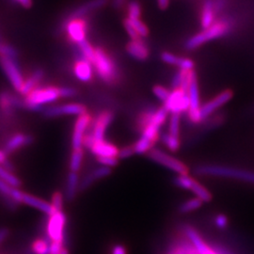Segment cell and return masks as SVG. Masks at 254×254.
<instances>
[{"mask_svg": "<svg viewBox=\"0 0 254 254\" xmlns=\"http://www.w3.org/2000/svg\"><path fill=\"white\" fill-rule=\"evenodd\" d=\"M168 113V110L164 107L154 112L149 123L142 128L141 136L133 146L135 154H143L151 151L159 136V129L166 122Z\"/></svg>", "mask_w": 254, "mask_h": 254, "instance_id": "1", "label": "cell"}, {"mask_svg": "<svg viewBox=\"0 0 254 254\" xmlns=\"http://www.w3.org/2000/svg\"><path fill=\"white\" fill-rule=\"evenodd\" d=\"M196 173H199L200 175L230 178L234 180L254 184V172H250V171L236 169L232 167L218 166V165H203L197 168Z\"/></svg>", "mask_w": 254, "mask_h": 254, "instance_id": "2", "label": "cell"}, {"mask_svg": "<svg viewBox=\"0 0 254 254\" xmlns=\"http://www.w3.org/2000/svg\"><path fill=\"white\" fill-rule=\"evenodd\" d=\"M96 72L103 81L113 84L118 79V71L116 65L104 50L98 48L95 50V57L92 62Z\"/></svg>", "mask_w": 254, "mask_h": 254, "instance_id": "3", "label": "cell"}, {"mask_svg": "<svg viewBox=\"0 0 254 254\" xmlns=\"http://www.w3.org/2000/svg\"><path fill=\"white\" fill-rule=\"evenodd\" d=\"M230 27L231 26L227 20L216 22L211 27L205 28L199 34L191 37L190 39L187 42L186 46L188 49H194L198 46H201L202 44L208 42L210 40L225 35L229 31Z\"/></svg>", "mask_w": 254, "mask_h": 254, "instance_id": "4", "label": "cell"}, {"mask_svg": "<svg viewBox=\"0 0 254 254\" xmlns=\"http://www.w3.org/2000/svg\"><path fill=\"white\" fill-rule=\"evenodd\" d=\"M149 157L152 160H154V162L162 165L164 167L168 168L169 170L177 173L178 175L189 173L188 167L185 164L179 159L164 153L161 150H158V149L151 150L149 153Z\"/></svg>", "mask_w": 254, "mask_h": 254, "instance_id": "5", "label": "cell"}, {"mask_svg": "<svg viewBox=\"0 0 254 254\" xmlns=\"http://www.w3.org/2000/svg\"><path fill=\"white\" fill-rule=\"evenodd\" d=\"M164 108L172 114H180L182 112L189 111L190 102L188 91L182 89L173 90L169 99L164 103Z\"/></svg>", "mask_w": 254, "mask_h": 254, "instance_id": "6", "label": "cell"}, {"mask_svg": "<svg viewBox=\"0 0 254 254\" xmlns=\"http://www.w3.org/2000/svg\"><path fill=\"white\" fill-rule=\"evenodd\" d=\"M65 224L66 217L63 211H57L53 215L49 216L46 232L51 242H64Z\"/></svg>", "mask_w": 254, "mask_h": 254, "instance_id": "7", "label": "cell"}, {"mask_svg": "<svg viewBox=\"0 0 254 254\" xmlns=\"http://www.w3.org/2000/svg\"><path fill=\"white\" fill-rule=\"evenodd\" d=\"M61 97L59 89L55 87H46V88H36L31 91L27 97L25 102L32 103L38 106L43 107L46 104L53 103Z\"/></svg>", "mask_w": 254, "mask_h": 254, "instance_id": "8", "label": "cell"}, {"mask_svg": "<svg viewBox=\"0 0 254 254\" xmlns=\"http://www.w3.org/2000/svg\"><path fill=\"white\" fill-rule=\"evenodd\" d=\"M0 64L12 87L16 91H20L25 83V79L19 69L18 65L14 62V60L6 57H0Z\"/></svg>", "mask_w": 254, "mask_h": 254, "instance_id": "9", "label": "cell"}, {"mask_svg": "<svg viewBox=\"0 0 254 254\" xmlns=\"http://www.w3.org/2000/svg\"><path fill=\"white\" fill-rule=\"evenodd\" d=\"M87 109L80 104H65L60 106H54L44 109V114L48 118H55L63 115H74L81 116L87 113Z\"/></svg>", "mask_w": 254, "mask_h": 254, "instance_id": "10", "label": "cell"}, {"mask_svg": "<svg viewBox=\"0 0 254 254\" xmlns=\"http://www.w3.org/2000/svg\"><path fill=\"white\" fill-rule=\"evenodd\" d=\"M184 233H185V236L187 237V239L190 242L192 245L194 246V248L196 249L198 254H218L216 249L212 246L208 245L194 228L186 226L184 229Z\"/></svg>", "mask_w": 254, "mask_h": 254, "instance_id": "11", "label": "cell"}, {"mask_svg": "<svg viewBox=\"0 0 254 254\" xmlns=\"http://www.w3.org/2000/svg\"><path fill=\"white\" fill-rule=\"evenodd\" d=\"M91 115L88 113L83 114L76 120L74 128H73V136H72V146L73 150L82 149L84 137H85V132L89 127V125L91 124Z\"/></svg>", "mask_w": 254, "mask_h": 254, "instance_id": "12", "label": "cell"}, {"mask_svg": "<svg viewBox=\"0 0 254 254\" xmlns=\"http://www.w3.org/2000/svg\"><path fill=\"white\" fill-rule=\"evenodd\" d=\"M233 93L230 91H222L218 96H216L213 100L209 101L205 105L200 107V122L207 118L212 113H214L217 109L224 106L226 103L231 100Z\"/></svg>", "mask_w": 254, "mask_h": 254, "instance_id": "13", "label": "cell"}, {"mask_svg": "<svg viewBox=\"0 0 254 254\" xmlns=\"http://www.w3.org/2000/svg\"><path fill=\"white\" fill-rule=\"evenodd\" d=\"M188 93H189L190 102V108L189 110L190 118L193 123H200V94H199L197 77L191 83Z\"/></svg>", "mask_w": 254, "mask_h": 254, "instance_id": "14", "label": "cell"}, {"mask_svg": "<svg viewBox=\"0 0 254 254\" xmlns=\"http://www.w3.org/2000/svg\"><path fill=\"white\" fill-rule=\"evenodd\" d=\"M114 119V115L110 111H103L99 114V116L95 120L92 136L95 138L96 141L105 140V133L109 127V125L112 123Z\"/></svg>", "mask_w": 254, "mask_h": 254, "instance_id": "15", "label": "cell"}, {"mask_svg": "<svg viewBox=\"0 0 254 254\" xmlns=\"http://www.w3.org/2000/svg\"><path fill=\"white\" fill-rule=\"evenodd\" d=\"M66 29L70 39L74 43L80 44L86 40V25L80 19H71Z\"/></svg>", "mask_w": 254, "mask_h": 254, "instance_id": "16", "label": "cell"}, {"mask_svg": "<svg viewBox=\"0 0 254 254\" xmlns=\"http://www.w3.org/2000/svg\"><path fill=\"white\" fill-rule=\"evenodd\" d=\"M73 73L79 81L87 83L91 81L93 76V68L91 62L80 59L73 66Z\"/></svg>", "mask_w": 254, "mask_h": 254, "instance_id": "17", "label": "cell"}, {"mask_svg": "<svg viewBox=\"0 0 254 254\" xmlns=\"http://www.w3.org/2000/svg\"><path fill=\"white\" fill-rule=\"evenodd\" d=\"M112 173V170L111 168L109 167H105V166H102L100 168H97L96 170L92 171L91 173L87 174L81 183H80V190H88L91 185L94 183V182L98 181L100 179H103L105 177H108L109 175H110Z\"/></svg>", "mask_w": 254, "mask_h": 254, "instance_id": "18", "label": "cell"}, {"mask_svg": "<svg viewBox=\"0 0 254 254\" xmlns=\"http://www.w3.org/2000/svg\"><path fill=\"white\" fill-rule=\"evenodd\" d=\"M91 152L97 157H118V148L105 140L95 141L91 148Z\"/></svg>", "mask_w": 254, "mask_h": 254, "instance_id": "19", "label": "cell"}, {"mask_svg": "<svg viewBox=\"0 0 254 254\" xmlns=\"http://www.w3.org/2000/svg\"><path fill=\"white\" fill-rule=\"evenodd\" d=\"M23 203H26L27 205L38 209V210L46 213L48 216H51L54 214L55 212H57L51 203H48L40 198H37L35 196L29 195L27 193H24Z\"/></svg>", "mask_w": 254, "mask_h": 254, "instance_id": "20", "label": "cell"}, {"mask_svg": "<svg viewBox=\"0 0 254 254\" xmlns=\"http://www.w3.org/2000/svg\"><path fill=\"white\" fill-rule=\"evenodd\" d=\"M127 52L138 61H144L149 56L148 47L140 39L132 40V42H130L127 46Z\"/></svg>", "mask_w": 254, "mask_h": 254, "instance_id": "21", "label": "cell"}, {"mask_svg": "<svg viewBox=\"0 0 254 254\" xmlns=\"http://www.w3.org/2000/svg\"><path fill=\"white\" fill-rule=\"evenodd\" d=\"M161 59L164 63L172 64V65H176L177 67L180 68V70H184V71H192L193 67H194V63L191 60L179 58V57L172 54V53H169V52L163 53L161 56Z\"/></svg>", "mask_w": 254, "mask_h": 254, "instance_id": "22", "label": "cell"}, {"mask_svg": "<svg viewBox=\"0 0 254 254\" xmlns=\"http://www.w3.org/2000/svg\"><path fill=\"white\" fill-rule=\"evenodd\" d=\"M32 137L27 135H23V134H17L11 136L9 140L6 142L5 147H4V151L7 154H10L16 150L20 149L23 146L28 145L32 142Z\"/></svg>", "mask_w": 254, "mask_h": 254, "instance_id": "23", "label": "cell"}, {"mask_svg": "<svg viewBox=\"0 0 254 254\" xmlns=\"http://www.w3.org/2000/svg\"><path fill=\"white\" fill-rule=\"evenodd\" d=\"M44 74H45L44 71L41 70V69H38L36 71H34L33 73L27 78V80H25V83H24L22 89L20 90L19 92L22 95L27 96L31 91L36 89L38 83L43 79Z\"/></svg>", "mask_w": 254, "mask_h": 254, "instance_id": "24", "label": "cell"}, {"mask_svg": "<svg viewBox=\"0 0 254 254\" xmlns=\"http://www.w3.org/2000/svg\"><path fill=\"white\" fill-rule=\"evenodd\" d=\"M79 187H80V184H79L78 174L77 173L70 172L68 174L67 183H66V198H67V200L71 201L75 198L77 190Z\"/></svg>", "mask_w": 254, "mask_h": 254, "instance_id": "25", "label": "cell"}, {"mask_svg": "<svg viewBox=\"0 0 254 254\" xmlns=\"http://www.w3.org/2000/svg\"><path fill=\"white\" fill-rule=\"evenodd\" d=\"M215 21V8H214V2L213 0H206L202 13H201V25L205 28H208L214 24Z\"/></svg>", "mask_w": 254, "mask_h": 254, "instance_id": "26", "label": "cell"}, {"mask_svg": "<svg viewBox=\"0 0 254 254\" xmlns=\"http://www.w3.org/2000/svg\"><path fill=\"white\" fill-rule=\"evenodd\" d=\"M166 254H199L194 246L187 239L186 241H178L173 244Z\"/></svg>", "mask_w": 254, "mask_h": 254, "instance_id": "27", "label": "cell"}, {"mask_svg": "<svg viewBox=\"0 0 254 254\" xmlns=\"http://www.w3.org/2000/svg\"><path fill=\"white\" fill-rule=\"evenodd\" d=\"M107 0H91L90 2L82 5L78 9H75L73 14L71 15V19H79L89 11L93 9H98L106 4Z\"/></svg>", "mask_w": 254, "mask_h": 254, "instance_id": "28", "label": "cell"}, {"mask_svg": "<svg viewBox=\"0 0 254 254\" xmlns=\"http://www.w3.org/2000/svg\"><path fill=\"white\" fill-rule=\"evenodd\" d=\"M190 190L196 195V198L200 199L202 202H207L212 199L211 193L197 181L194 182Z\"/></svg>", "mask_w": 254, "mask_h": 254, "instance_id": "29", "label": "cell"}, {"mask_svg": "<svg viewBox=\"0 0 254 254\" xmlns=\"http://www.w3.org/2000/svg\"><path fill=\"white\" fill-rule=\"evenodd\" d=\"M0 178L12 188L18 189L21 185V181L19 180L18 178L14 174H12V173L7 171L2 165H0Z\"/></svg>", "mask_w": 254, "mask_h": 254, "instance_id": "30", "label": "cell"}, {"mask_svg": "<svg viewBox=\"0 0 254 254\" xmlns=\"http://www.w3.org/2000/svg\"><path fill=\"white\" fill-rule=\"evenodd\" d=\"M83 157H84L83 149L73 150V154L71 156V160H70V170H71V172L77 173L80 170Z\"/></svg>", "mask_w": 254, "mask_h": 254, "instance_id": "31", "label": "cell"}, {"mask_svg": "<svg viewBox=\"0 0 254 254\" xmlns=\"http://www.w3.org/2000/svg\"><path fill=\"white\" fill-rule=\"evenodd\" d=\"M78 46H79L82 59L87 60V61L92 63L93 60H94V57H95V50L90 45V43L85 40V41L81 42L80 44H78Z\"/></svg>", "mask_w": 254, "mask_h": 254, "instance_id": "32", "label": "cell"}, {"mask_svg": "<svg viewBox=\"0 0 254 254\" xmlns=\"http://www.w3.org/2000/svg\"><path fill=\"white\" fill-rule=\"evenodd\" d=\"M161 140L166 147L172 151L176 152L180 148V140L178 136H173L170 133L169 134H163L161 136Z\"/></svg>", "mask_w": 254, "mask_h": 254, "instance_id": "33", "label": "cell"}, {"mask_svg": "<svg viewBox=\"0 0 254 254\" xmlns=\"http://www.w3.org/2000/svg\"><path fill=\"white\" fill-rule=\"evenodd\" d=\"M201 204H202V201L198 198H194V199L187 200L180 206V212L184 213V214L190 213V212H193V211L200 208Z\"/></svg>", "mask_w": 254, "mask_h": 254, "instance_id": "34", "label": "cell"}, {"mask_svg": "<svg viewBox=\"0 0 254 254\" xmlns=\"http://www.w3.org/2000/svg\"><path fill=\"white\" fill-rule=\"evenodd\" d=\"M194 182H195V180L193 178H191L190 176H189L188 174H182V175L177 176V178L175 179L174 183L180 189L190 190Z\"/></svg>", "mask_w": 254, "mask_h": 254, "instance_id": "35", "label": "cell"}, {"mask_svg": "<svg viewBox=\"0 0 254 254\" xmlns=\"http://www.w3.org/2000/svg\"><path fill=\"white\" fill-rule=\"evenodd\" d=\"M32 251L35 254H49L50 244L46 240L38 239L32 245Z\"/></svg>", "mask_w": 254, "mask_h": 254, "instance_id": "36", "label": "cell"}, {"mask_svg": "<svg viewBox=\"0 0 254 254\" xmlns=\"http://www.w3.org/2000/svg\"><path fill=\"white\" fill-rule=\"evenodd\" d=\"M170 134L173 136H179L180 131V114H172L170 120Z\"/></svg>", "mask_w": 254, "mask_h": 254, "instance_id": "37", "label": "cell"}, {"mask_svg": "<svg viewBox=\"0 0 254 254\" xmlns=\"http://www.w3.org/2000/svg\"><path fill=\"white\" fill-rule=\"evenodd\" d=\"M128 22L131 24V26L134 27V29L136 30V33L138 34L139 37H145L148 34V29L146 27L145 25L139 21V19H136V20H130L127 19Z\"/></svg>", "mask_w": 254, "mask_h": 254, "instance_id": "38", "label": "cell"}, {"mask_svg": "<svg viewBox=\"0 0 254 254\" xmlns=\"http://www.w3.org/2000/svg\"><path fill=\"white\" fill-rule=\"evenodd\" d=\"M153 91H154V95L157 97V99L162 101L164 103L169 99V97L171 95V92H172V91H169L168 89H166L163 86H155Z\"/></svg>", "mask_w": 254, "mask_h": 254, "instance_id": "39", "label": "cell"}, {"mask_svg": "<svg viewBox=\"0 0 254 254\" xmlns=\"http://www.w3.org/2000/svg\"><path fill=\"white\" fill-rule=\"evenodd\" d=\"M189 72H190V71L180 70L178 73L174 75L173 81H172V86H173V90L181 89L182 84H183V82L185 80V78L187 77Z\"/></svg>", "mask_w": 254, "mask_h": 254, "instance_id": "40", "label": "cell"}, {"mask_svg": "<svg viewBox=\"0 0 254 254\" xmlns=\"http://www.w3.org/2000/svg\"><path fill=\"white\" fill-rule=\"evenodd\" d=\"M16 56H17V52L13 47L0 43V57H6V58L14 60Z\"/></svg>", "mask_w": 254, "mask_h": 254, "instance_id": "41", "label": "cell"}, {"mask_svg": "<svg viewBox=\"0 0 254 254\" xmlns=\"http://www.w3.org/2000/svg\"><path fill=\"white\" fill-rule=\"evenodd\" d=\"M52 206L54 207L56 211H63V205H64V196L61 192H56L52 197Z\"/></svg>", "mask_w": 254, "mask_h": 254, "instance_id": "42", "label": "cell"}, {"mask_svg": "<svg viewBox=\"0 0 254 254\" xmlns=\"http://www.w3.org/2000/svg\"><path fill=\"white\" fill-rule=\"evenodd\" d=\"M128 14H129V18L130 20H136L139 18L140 15V7L138 5V3L136 2H132L129 5V9H128Z\"/></svg>", "mask_w": 254, "mask_h": 254, "instance_id": "43", "label": "cell"}, {"mask_svg": "<svg viewBox=\"0 0 254 254\" xmlns=\"http://www.w3.org/2000/svg\"><path fill=\"white\" fill-rule=\"evenodd\" d=\"M97 161L105 166V167H109L112 168L117 166L119 163L118 157H113V156H109V157H97Z\"/></svg>", "mask_w": 254, "mask_h": 254, "instance_id": "44", "label": "cell"}, {"mask_svg": "<svg viewBox=\"0 0 254 254\" xmlns=\"http://www.w3.org/2000/svg\"><path fill=\"white\" fill-rule=\"evenodd\" d=\"M13 189H14V188L10 187L6 182L3 181V180L0 178V193H1L2 195H4L7 199H9V200H10L11 202H13V201L11 200V199H10V196H11V193H12ZM13 203H14V202H13ZM14 204H15V203H14Z\"/></svg>", "mask_w": 254, "mask_h": 254, "instance_id": "45", "label": "cell"}, {"mask_svg": "<svg viewBox=\"0 0 254 254\" xmlns=\"http://www.w3.org/2000/svg\"><path fill=\"white\" fill-rule=\"evenodd\" d=\"M59 91L61 97L63 98H73L77 94V91L72 87H63L59 89Z\"/></svg>", "mask_w": 254, "mask_h": 254, "instance_id": "46", "label": "cell"}, {"mask_svg": "<svg viewBox=\"0 0 254 254\" xmlns=\"http://www.w3.org/2000/svg\"><path fill=\"white\" fill-rule=\"evenodd\" d=\"M134 154H135V151H134L133 146L132 147L127 146V147H125V148L119 150L118 158H120V159H126V158L132 156Z\"/></svg>", "mask_w": 254, "mask_h": 254, "instance_id": "47", "label": "cell"}, {"mask_svg": "<svg viewBox=\"0 0 254 254\" xmlns=\"http://www.w3.org/2000/svg\"><path fill=\"white\" fill-rule=\"evenodd\" d=\"M215 225L220 229L223 230L228 226V218L225 215L219 214L215 218Z\"/></svg>", "mask_w": 254, "mask_h": 254, "instance_id": "48", "label": "cell"}, {"mask_svg": "<svg viewBox=\"0 0 254 254\" xmlns=\"http://www.w3.org/2000/svg\"><path fill=\"white\" fill-rule=\"evenodd\" d=\"M126 28H127V32L129 34V36L131 37L132 40H138L139 36L136 33V30L134 29V27L131 26V24L128 22V20L126 21Z\"/></svg>", "mask_w": 254, "mask_h": 254, "instance_id": "49", "label": "cell"}, {"mask_svg": "<svg viewBox=\"0 0 254 254\" xmlns=\"http://www.w3.org/2000/svg\"><path fill=\"white\" fill-rule=\"evenodd\" d=\"M63 249H64L63 243H61V242H51V244H50V254H60Z\"/></svg>", "mask_w": 254, "mask_h": 254, "instance_id": "50", "label": "cell"}, {"mask_svg": "<svg viewBox=\"0 0 254 254\" xmlns=\"http://www.w3.org/2000/svg\"><path fill=\"white\" fill-rule=\"evenodd\" d=\"M95 138L92 136V134L87 135L84 137V141H83V146H85L87 149L91 150V147L95 143Z\"/></svg>", "mask_w": 254, "mask_h": 254, "instance_id": "51", "label": "cell"}, {"mask_svg": "<svg viewBox=\"0 0 254 254\" xmlns=\"http://www.w3.org/2000/svg\"><path fill=\"white\" fill-rule=\"evenodd\" d=\"M112 254H127V249L122 245H116L112 249Z\"/></svg>", "mask_w": 254, "mask_h": 254, "instance_id": "52", "label": "cell"}, {"mask_svg": "<svg viewBox=\"0 0 254 254\" xmlns=\"http://www.w3.org/2000/svg\"><path fill=\"white\" fill-rule=\"evenodd\" d=\"M225 3H226L225 0H216V1L214 2L215 11H218V10L223 9V7L225 6Z\"/></svg>", "mask_w": 254, "mask_h": 254, "instance_id": "53", "label": "cell"}, {"mask_svg": "<svg viewBox=\"0 0 254 254\" xmlns=\"http://www.w3.org/2000/svg\"><path fill=\"white\" fill-rule=\"evenodd\" d=\"M7 161V153L4 150H0V165H4Z\"/></svg>", "mask_w": 254, "mask_h": 254, "instance_id": "54", "label": "cell"}, {"mask_svg": "<svg viewBox=\"0 0 254 254\" xmlns=\"http://www.w3.org/2000/svg\"><path fill=\"white\" fill-rule=\"evenodd\" d=\"M8 234H9V232H8L7 229H1L0 230V243H2L6 239V237L8 236Z\"/></svg>", "mask_w": 254, "mask_h": 254, "instance_id": "55", "label": "cell"}, {"mask_svg": "<svg viewBox=\"0 0 254 254\" xmlns=\"http://www.w3.org/2000/svg\"><path fill=\"white\" fill-rule=\"evenodd\" d=\"M21 5L24 7H29L31 5V0H17Z\"/></svg>", "mask_w": 254, "mask_h": 254, "instance_id": "56", "label": "cell"}, {"mask_svg": "<svg viewBox=\"0 0 254 254\" xmlns=\"http://www.w3.org/2000/svg\"><path fill=\"white\" fill-rule=\"evenodd\" d=\"M69 254V252H68V250H67V249L64 248V249L62 250V252H61V254Z\"/></svg>", "mask_w": 254, "mask_h": 254, "instance_id": "57", "label": "cell"}, {"mask_svg": "<svg viewBox=\"0 0 254 254\" xmlns=\"http://www.w3.org/2000/svg\"><path fill=\"white\" fill-rule=\"evenodd\" d=\"M117 1H118V2H121V1H122V0H117Z\"/></svg>", "mask_w": 254, "mask_h": 254, "instance_id": "58", "label": "cell"}]
</instances>
